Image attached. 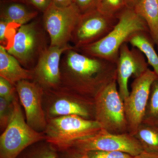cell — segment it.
I'll use <instances>...</instances> for the list:
<instances>
[{
  "label": "cell",
  "mask_w": 158,
  "mask_h": 158,
  "mask_svg": "<svg viewBox=\"0 0 158 158\" xmlns=\"http://www.w3.org/2000/svg\"><path fill=\"white\" fill-rule=\"evenodd\" d=\"M60 88L79 93H98L116 77V64L91 56L72 48L65 51L60 62Z\"/></svg>",
  "instance_id": "cell-1"
},
{
  "label": "cell",
  "mask_w": 158,
  "mask_h": 158,
  "mask_svg": "<svg viewBox=\"0 0 158 158\" xmlns=\"http://www.w3.org/2000/svg\"><path fill=\"white\" fill-rule=\"evenodd\" d=\"M118 22L114 28L98 41L75 48L82 53L106 59L116 63L119 50L134 34L141 31L149 33L147 23L134 9L127 8L118 17Z\"/></svg>",
  "instance_id": "cell-2"
},
{
  "label": "cell",
  "mask_w": 158,
  "mask_h": 158,
  "mask_svg": "<svg viewBox=\"0 0 158 158\" xmlns=\"http://www.w3.org/2000/svg\"><path fill=\"white\" fill-rule=\"evenodd\" d=\"M18 98L17 94L11 119L0 137V158H16L29 146L46 140L44 133L35 131L27 123Z\"/></svg>",
  "instance_id": "cell-3"
},
{
  "label": "cell",
  "mask_w": 158,
  "mask_h": 158,
  "mask_svg": "<svg viewBox=\"0 0 158 158\" xmlns=\"http://www.w3.org/2000/svg\"><path fill=\"white\" fill-rule=\"evenodd\" d=\"M102 129L96 120L69 115L48 118L44 133L46 141L59 150L69 148L77 140L94 135Z\"/></svg>",
  "instance_id": "cell-4"
},
{
  "label": "cell",
  "mask_w": 158,
  "mask_h": 158,
  "mask_svg": "<svg viewBox=\"0 0 158 158\" xmlns=\"http://www.w3.org/2000/svg\"><path fill=\"white\" fill-rule=\"evenodd\" d=\"M42 20L35 19L19 27L13 43L6 49L27 69L32 70L43 52L48 48Z\"/></svg>",
  "instance_id": "cell-5"
},
{
  "label": "cell",
  "mask_w": 158,
  "mask_h": 158,
  "mask_svg": "<svg viewBox=\"0 0 158 158\" xmlns=\"http://www.w3.org/2000/svg\"><path fill=\"white\" fill-rule=\"evenodd\" d=\"M116 83V79H114L97 94L95 120L109 132L123 134L128 129V124L124 102Z\"/></svg>",
  "instance_id": "cell-6"
},
{
  "label": "cell",
  "mask_w": 158,
  "mask_h": 158,
  "mask_svg": "<svg viewBox=\"0 0 158 158\" xmlns=\"http://www.w3.org/2000/svg\"><path fill=\"white\" fill-rule=\"evenodd\" d=\"M43 13L42 23L49 37V46L68 45L81 15L75 5L59 8L52 3Z\"/></svg>",
  "instance_id": "cell-7"
},
{
  "label": "cell",
  "mask_w": 158,
  "mask_h": 158,
  "mask_svg": "<svg viewBox=\"0 0 158 158\" xmlns=\"http://www.w3.org/2000/svg\"><path fill=\"white\" fill-rule=\"evenodd\" d=\"M69 147L82 152L94 150L120 151L133 156L144 152L139 141L129 133L113 134L103 129L94 135L77 140Z\"/></svg>",
  "instance_id": "cell-8"
},
{
  "label": "cell",
  "mask_w": 158,
  "mask_h": 158,
  "mask_svg": "<svg viewBox=\"0 0 158 158\" xmlns=\"http://www.w3.org/2000/svg\"><path fill=\"white\" fill-rule=\"evenodd\" d=\"M158 78L154 72L148 69L143 74L135 79L131 85L129 95L123 101L128 130L132 135H135L145 118L151 87Z\"/></svg>",
  "instance_id": "cell-9"
},
{
  "label": "cell",
  "mask_w": 158,
  "mask_h": 158,
  "mask_svg": "<svg viewBox=\"0 0 158 158\" xmlns=\"http://www.w3.org/2000/svg\"><path fill=\"white\" fill-rule=\"evenodd\" d=\"M118 22V19L97 9L81 15L73 31L70 42L74 48L92 44L106 37Z\"/></svg>",
  "instance_id": "cell-10"
},
{
  "label": "cell",
  "mask_w": 158,
  "mask_h": 158,
  "mask_svg": "<svg viewBox=\"0 0 158 158\" xmlns=\"http://www.w3.org/2000/svg\"><path fill=\"white\" fill-rule=\"evenodd\" d=\"M15 87L24 109L27 123L35 131L44 132L47 124L42 105L44 89L36 82L30 80L20 81Z\"/></svg>",
  "instance_id": "cell-11"
},
{
  "label": "cell",
  "mask_w": 158,
  "mask_h": 158,
  "mask_svg": "<svg viewBox=\"0 0 158 158\" xmlns=\"http://www.w3.org/2000/svg\"><path fill=\"white\" fill-rule=\"evenodd\" d=\"M144 54L140 50L133 47L130 49L127 43L121 46L116 63V82L118 92L123 100L129 95L128 81L131 77L135 79L143 74L148 69Z\"/></svg>",
  "instance_id": "cell-12"
},
{
  "label": "cell",
  "mask_w": 158,
  "mask_h": 158,
  "mask_svg": "<svg viewBox=\"0 0 158 158\" xmlns=\"http://www.w3.org/2000/svg\"><path fill=\"white\" fill-rule=\"evenodd\" d=\"M73 47L69 44L62 47L49 46L44 51L32 69L34 73L33 81L39 84L44 90L60 88L61 58L65 51Z\"/></svg>",
  "instance_id": "cell-13"
},
{
  "label": "cell",
  "mask_w": 158,
  "mask_h": 158,
  "mask_svg": "<svg viewBox=\"0 0 158 158\" xmlns=\"http://www.w3.org/2000/svg\"><path fill=\"white\" fill-rule=\"evenodd\" d=\"M0 77L12 85L23 80L33 81V70L23 67L15 57L9 53L3 46L0 45Z\"/></svg>",
  "instance_id": "cell-14"
},
{
  "label": "cell",
  "mask_w": 158,
  "mask_h": 158,
  "mask_svg": "<svg viewBox=\"0 0 158 158\" xmlns=\"http://www.w3.org/2000/svg\"><path fill=\"white\" fill-rule=\"evenodd\" d=\"M53 90L59 98L54 102L49 108L48 118L69 115H77L86 118L89 116L88 110L84 106L69 98V90L62 88Z\"/></svg>",
  "instance_id": "cell-15"
},
{
  "label": "cell",
  "mask_w": 158,
  "mask_h": 158,
  "mask_svg": "<svg viewBox=\"0 0 158 158\" xmlns=\"http://www.w3.org/2000/svg\"><path fill=\"white\" fill-rule=\"evenodd\" d=\"M38 14L36 9L16 0H11L1 6L0 20L20 27L33 20Z\"/></svg>",
  "instance_id": "cell-16"
},
{
  "label": "cell",
  "mask_w": 158,
  "mask_h": 158,
  "mask_svg": "<svg viewBox=\"0 0 158 158\" xmlns=\"http://www.w3.org/2000/svg\"><path fill=\"white\" fill-rule=\"evenodd\" d=\"M134 10L147 23L149 34L158 44V0H140Z\"/></svg>",
  "instance_id": "cell-17"
},
{
  "label": "cell",
  "mask_w": 158,
  "mask_h": 158,
  "mask_svg": "<svg viewBox=\"0 0 158 158\" xmlns=\"http://www.w3.org/2000/svg\"><path fill=\"white\" fill-rule=\"evenodd\" d=\"M133 47L140 50L146 56L148 63L153 69L158 77V55L155 49V43L149 32L141 31L134 34L129 40Z\"/></svg>",
  "instance_id": "cell-18"
},
{
  "label": "cell",
  "mask_w": 158,
  "mask_h": 158,
  "mask_svg": "<svg viewBox=\"0 0 158 158\" xmlns=\"http://www.w3.org/2000/svg\"><path fill=\"white\" fill-rule=\"evenodd\" d=\"M144 152L158 154V125L144 119L134 136Z\"/></svg>",
  "instance_id": "cell-19"
},
{
  "label": "cell",
  "mask_w": 158,
  "mask_h": 158,
  "mask_svg": "<svg viewBox=\"0 0 158 158\" xmlns=\"http://www.w3.org/2000/svg\"><path fill=\"white\" fill-rule=\"evenodd\" d=\"M57 156L56 148L44 140L29 146L16 158H56Z\"/></svg>",
  "instance_id": "cell-20"
},
{
  "label": "cell",
  "mask_w": 158,
  "mask_h": 158,
  "mask_svg": "<svg viewBox=\"0 0 158 158\" xmlns=\"http://www.w3.org/2000/svg\"><path fill=\"white\" fill-rule=\"evenodd\" d=\"M145 120L158 125V78L152 85Z\"/></svg>",
  "instance_id": "cell-21"
},
{
  "label": "cell",
  "mask_w": 158,
  "mask_h": 158,
  "mask_svg": "<svg viewBox=\"0 0 158 158\" xmlns=\"http://www.w3.org/2000/svg\"><path fill=\"white\" fill-rule=\"evenodd\" d=\"M127 8L125 0H97L96 4V9L98 11L117 18Z\"/></svg>",
  "instance_id": "cell-22"
},
{
  "label": "cell",
  "mask_w": 158,
  "mask_h": 158,
  "mask_svg": "<svg viewBox=\"0 0 158 158\" xmlns=\"http://www.w3.org/2000/svg\"><path fill=\"white\" fill-rule=\"evenodd\" d=\"M13 110V101H10L0 97V126L1 130L3 131L9 124Z\"/></svg>",
  "instance_id": "cell-23"
},
{
  "label": "cell",
  "mask_w": 158,
  "mask_h": 158,
  "mask_svg": "<svg viewBox=\"0 0 158 158\" xmlns=\"http://www.w3.org/2000/svg\"><path fill=\"white\" fill-rule=\"evenodd\" d=\"M83 153L84 158H134V157L120 151L94 150Z\"/></svg>",
  "instance_id": "cell-24"
},
{
  "label": "cell",
  "mask_w": 158,
  "mask_h": 158,
  "mask_svg": "<svg viewBox=\"0 0 158 158\" xmlns=\"http://www.w3.org/2000/svg\"><path fill=\"white\" fill-rule=\"evenodd\" d=\"M17 95L16 88L6 79L0 77V96L12 101Z\"/></svg>",
  "instance_id": "cell-25"
},
{
  "label": "cell",
  "mask_w": 158,
  "mask_h": 158,
  "mask_svg": "<svg viewBox=\"0 0 158 158\" xmlns=\"http://www.w3.org/2000/svg\"><path fill=\"white\" fill-rule=\"evenodd\" d=\"M97 0H73V4L81 14H85L96 9Z\"/></svg>",
  "instance_id": "cell-26"
},
{
  "label": "cell",
  "mask_w": 158,
  "mask_h": 158,
  "mask_svg": "<svg viewBox=\"0 0 158 158\" xmlns=\"http://www.w3.org/2000/svg\"><path fill=\"white\" fill-rule=\"evenodd\" d=\"M56 158H84V154L77 150L69 147L58 150Z\"/></svg>",
  "instance_id": "cell-27"
},
{
  "label": "cell",
  "mask_w": 158,
  "mask_h": 158,
  "mask_svg": "<svg viewBox=\"0 0 158 158\" xmlns=\"http://www.w3.org/2000/svg\"><path fill=\"white\" fill-rule=\"evenodd\" d=\"M25 2L30 4L37 11L43 13L49 7L52 0H23Z\"/></svg>",
  "instance_id": "cell-28"
},
{
  "label": "cell",
  "mask_w": 158,
  "mask_h": 158,
  "mask_svg": "<svg viewBox=\"0 0 158 158\" xmlns=\"http://www.w3.org/2000/svg\"><path fill=\"white\" fill-rule=\"evenodd\" d=\"M10 24L0 20V43L1 45L3 46L6 49L8 48V38H7V31Z\"/></svg>",
  "instance_id": "cell-29"
},
{
  "label": "cell",
  "mask_w": 158,
  "mask_h": 158,
  "mask_svg": "<svg viewBox=\"0 0 158 158\" xmlns=\"http://www.w3.org/2000/svg\"><path fill=\"white\" fill-rule=\"evenodd\" d=\"M52 3L59 8H65L73 4V0H52Z\"/></svg>",
  "instance_id": "cell-30"
},
{
  "label": "cell",
  "mask_w": 158,
  "mask_h": 158,
  "mask_svg": "<svg viewBox=\"0 0 158 158\" xmlns=\"http://www.w3.org/2000/svg\"><path fill=\"white\" fill-rule=\"evenodd\" d=\"M134 158H158V154L143 152Z\"/></svg>",
  "instance_id": "cell-31"
},
{
  "label": "cell",
  "mask_w": 158,
  "mask_h": 158,
  "mask_svg": "<svg viewBox=\"0 0 158 158\" xmlns=\"http://www.w3.org/2000/svg\"><path fill=\"white\" fill-rule=\"evenodd\" d=\"M139 1L140 0H125V2L127 8L134 9Z\"/></svg>",
  "instance_id": "cell-32"
},
{
  "label": "cell",
  "mask_w": 158,
  "mask_h": 158,
  "mask_svg": "<svg viewBox=\"0 0 158 158\" xmlns=\"http://www.w3.org/2000/svg\"><path fill=\"white\" fill-rule=\"evenodd\" d=\"M157 50H158V44H157Z\"/></svg>",
  "instance_id": "cell-33"
}]
</instances>
